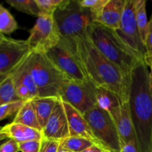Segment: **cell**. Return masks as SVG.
<instances>
[{
	"instance_id": "cell-36",
	"label": "cell",
	"mask_w": 152,
	"mask_h": 152,
	"mask_svg": "<svg viewBox=\"0 0 152 152\" xmlns=\"http://www.w3.org/2000/svg\"><path fill=\"white\" fill-rule=\"evenodd\" d=\"M150 68L149 70V88L150 92L152 96V66H148Z\"/></svg>"
},
{
	"instance_id": "cell-30",
	"label": "cell",
	"mask_w": 152,
	"mask_h": 152,
	"mask_svg": "<svg viewBox=\"0 0 152 152\" xmlns=\"http://www.w3.org/2000/svg\"><path fill=\"white\" fill-rule=\"evenodd\" d=\"M19 145V151L21 152H39L41 145V140L20 142Z\"/></svg>"
},
{
	"instance_id": "cell-26",
	"label": "cell",
	"mask_w": 152,
	"mask_h": 152,
	"mask_svg": "<svg viewBox=\"0 0 152 152\" xmlns=\"http://www.w3.org/2000/svg\"><path fill=\"white\" fill-rule=\"evenodd\" d=\"M108 0H78V2L83 8L90 11L94 22H99L102 10Z\"/></svg>"
},
{
	"instance_id": "cell-32",
	"label": "cell",
	"mask_w": 152,
	"mask_h": 152,
	"mask_svg": "<svg viewBox=\"0 0 152 152\" xmlns=\"http://www.w3.org/2000/svg\"><path fill=\"white\" fill-rule=\"evenodd\" d=\"M145 48H146L147 53L152 54V13L151 19L148 22V34H147L146 43H145Z\"/></svg>"
},
{
	"instance_id": "cell-7",
	"label": "cell",
	"mask_w": 152,
	"mask_h": 152,
	"mask_svg": "<svg viewBox=\"0 0 152 152\" xmlns=\"http://www.w3.org/2000/svg\"><path fill=\"white\" fill-rule=\"evenodd\" d=\"M61 34L53 16H39L26 41L31 52L45 53L58 45Z\"/></svg>"
},
{
	"instance_id": "cell-11",
	"label": "cell",
	"mask_w": 152,
	"mask_h": 152,
	"mask_svg": "<svg viewBox=\"0 0 152 152\" xmlns=\"http://www.w3.org/2000/svg\"><path fill=\"white\" fill-rule=\"evenodd\" d=\"M45 55L69 80L74 82L87 80L77 61L60 42Z\"/></svg>"
},
{
	"instance_id": "cell-13",
	"label": "cell",
	"mask_w": 152,
	"mask_h": 152,
	"mask_svg": "<svg viewBox=\"0 0 152 152\" xmlns=\"http://www.w3.org/2000/svg\"><path fill=\"white\" fill-rule=\"evenodd\" d=\"M63 102V101H62ZM64 108L68 119L70 136H77L90 140L94 145L102 148L100 142L94 135L88 123L85 119L83 114L77 111L75 108L67 102H63ZM104 150V149H103ZM105 151V150H104Z\"/></svg>"
},
{
	"instance_id": "cell-24",
	"label": "cell",
	"mask_w": 152,
	"mask_h": 152,
	"mask_svg": "<svg viewBox=\"0 0 152 152\" xmlns=\"http://www.w3.org/2000/svg\"><path fill=\"white\" fill-rule=\"evenodd\" d=\"M19 28L17 22L8 10L0 4V33L11 34Z\"/></svg>"
},
{
	"instance_id": "cell-42",
	"label": "cell",
	"mask_w": 152,
	"mask_h": 152,
	"mask_svg": "<svg viewBox=\"0 0 152 152\" xmlns=\"http://www.w3.org/2000/svg\"><path fill=\"white\" fill-rule=\"evenodd\" d=\"M105 152H108V151H105Z\"/></svg>"
},
{
	"instance_id": "cell-15",
	"label": "cell",
	"mask_w": 152,
	"mask_h": 152,
	"mask_svg": "<svg viewBox=\"0 0 152 152\" xmlns=\"http://www.w3.org/2000/svg\"><path fill=\"white\" fill-rule=\"evenodd\" d=\"M126 0H108L102 10L98 23L117 31L120 27Z\"/></svg>"
},
{
	"instance_id": "cell-19",
	"label": "cell",
	"mask_w": 152,
	"mask_h": 152,
	"mask_svg": "<svg viewBox=\"0 0 152 152\" xmlns=\"http://www.w3.org/2000/svg\"><path fill=\"white\" fill-rule=\"evenodd\" d=\"M59 99L50 96H38L32 99L40 128L42 130Z\"/></svg>"
},
{
	"instance_id": "cell-2",
	"label": "cell",
	"mask_w": 152,
	"mask_h": 152,
	"mask_svg": "<svg viewBox=\"0 0 152 152\" xmlns=\"http://www.w3.org/2000/svg\"><path fill=\"white\" fill-rule=\"evenodd\" d=\"M129 104L139 151L152 152V96L145 59L132 72Z\"/></svg>"
},
{
	"instance_id": "cell-14",
	"label": "cell",
	"mask_w": 152,
	"mask_h": 152,
	"mask_svg": "<svg viewBox=\"0 0 152 152\" xmlns=\"http://www.w3.org/2000/svg\"><path fill=\"white\" fill-rule=\"evenodd\" d=\"M94 93L96 106L108 112L116 122L123 103L121 99L113 91L100 86H95Z\"/></svg>"
},
{
	"instance_id": "cell-27",
	"label": "cell",
	"mask_w": 152,
	"mask_h": 152,
	"mask_svg": "<svg viewBox=\"0 0 152 152\" xmlns=\"http://www.w3.org/2000/svg\"><path fill=\"white\" fill-rule=\"evenodd\" d=\"M40 11L39 16H53L58 8L66 4L68 0H35Z\"/></svg>"
},
{
	"instance_id": "cell-5",
	"label": "cell",
	"mask_w": 152,
	"mask_h": 152,
	"mask_svg": "<svg viewBox=\"0 0 152 152\" xmlns=\"http://www.w3.org/2000/svg\"><path fill=\"white\" fill-rule=\"evenodd\" d=\"M62 39H74L87 34L88 27L94 22L88 9L83 8L78 0H68L53 15Z\"/></svg>"
},
{
	"instance_id": "cell-9",
	"label": "cell",
	"mask_w": 152,
	"mask_h": 152,
	"mask_svg": "<svg viewBox=\"0 0 152 152\" xmlns=\"http://www.w3.org/2000/svg\"><path fill=\"white\" fill-rule=\"evenodd\" d=\"M120 38L138 54L145 58L147 51L140 37L134 14V0H126L120 27L116 31Z\"/></svg>"
},
{
	"instance_id": "cell-1",
	"label": "cell",
	"mask_w": 152,
	"mask_h": 152,
	"mask_svg": "<svg viewBox=\"0 0 152 152\" xmlns=\"http://www.w3.org/2000/svg\"><path fill=\"white\" fill-rule=\"evenodd\" d=\"M60 43L74 56L88 80L115 93L123 102H129L130 88L123 74L96 48L87 34L74 39H61Z\"/></svg>"
},
{
	"instance_id": "cell-4",
	"label": "cell",
	"mask_w": 152,
	"mask_h": 152,
	"mask_svg": "<svg viewBox=\"0 0 152 152\" xmlns=\"http://www.w3.org/2000/svg\"><path fill=\"white\" fill-rule=\"evenodd\" d=\"M31 73L37 85L39 96L60 99L64 86L70 81L45 53H31L29 59Z\"/></svg>"
},
{
	"instance_id": "cell-40",
	"label": "cell",
	"mask_w": 152,
	"mask_h": 152,
	"mask_svg": "<svg viewBox=\"0 0 152 152\" xmlns=\"http://www.w3.org/2000/svg\"><path fill=\"white\" fill-rule=\"evenodd\" d=\"M58 152H70V151H66V150L63 149V148H61V147H59V151H58Z\"/></svg>"
},
{
	"instance_id": "cell-6",
	"label": "cell",
	"mask_w": 152,
	"mask_h": 152,
	"mask_svg": "<svg viewBox=\"0 0 152 152\" xmlns=\"http://www.w3.org/2000/svg\"><path fill=\"white\" fill-rule=\"evenodd\" d=\"M94 135L105 151L121 152L117 126L112 117L99 107H94L84 114Z\"/></svg>"
},
{
	"instance_id": "cell-37",
	"label": "cell",
	"mask_w": 152,
	"mask_h": 152,
	"mask_svg": "<svg viewBox=\"0 0 152 152\" xmlns=\"http://www.w3.org/2000/svg\"><path fill=\"white\" fill-rule=\"evenodd\" d=\"M1 130H2V127L0 126V142H1V141L5 140H7V137H6V135L4 134H3L2 131Z\"/></svg>"
},
{
	"instance_id": "cell-12",
	"label": "cell",
	"mask_w": 152,
	"mask_h": 152,
	"mask_svg": "<svg viewBox=\"0 0 152 152\" xmlns=\"http://www.w3.org/2000/svg\"><path fill=\"white\" fill-rule=\"evenodd\" d=\"M42 138L51 140L62 141L70 137L68 119L63 102L59 99L47 123L42 130Z\"/></svg>"
},
{
	"instance_id": "cell-31",
	"label": "cell",
	"mask_w": 152,
	"mask_h": 152,
	"mask_svg": "<svg viewBox=\"0 0 152 152\" xmlns=\"http://www.w3.org/2000/svg\"><path fill=\"white\" fill-rule=\"evenodd\" d=\"M19 142L14 140L7 139L5 142H3L0 145V152H19Z\"/></svg>"
},
{
	"instance_id": "cell-33",
	"label": "cell",
	"mask_w": 152,
	"mask_h": 152,
	"mask_svg": "<svg viewBox=\"0 0 152 152\" xmlns=\"http://www.w3.org/2000/svg\"><path fill=\"white\" fill-rule=\"evenodd\" d=\"M121 152H140L137 140L129 141L121 146Z\"/></svg>"
},
{
	"instance_id": "cell-29",
	"label": "cell",
	"mask_w": 152,
	"mask_h": 152,
	"mask_svg": "<svg viewBox=\"0 0 152 152\" xmlns=\"http://www.w3.org/2000/svg\"><path fill=\"white\" fill-rule=\"evenodd\" d=\"M60 147V141L46 140L42 138L41 140V145L39 152H58Z\"/></svg>"
},
{
	"instance_id": "cell-21",
	"label": "cell",
	"mask_w": 152,
	"mask_h": 152,
	"mask_svg": "<svg viewBox=\"0 0 152 152\" xmlns=\"http://www.w3.org/2000/svg\"><path fill=\"white\" fill-rule=\"evenodd\" d=\"M134 14L140 37L145 47L148 28L145 0H134Z\"/></svg>"
},
{
	"instance_id": "cell-16",
	"label": "cell",
	"mask_w": 152,
	"mask_h": 152,
	"mask_svg": "<svg viewBox=\"0 0 152 152\" xmlns=\"http://www.w3.org/2000/svg\"><path fill=\"white\" fill-rule=\"evenodd\" d=\"M1 131L7 139L14 140L19 143L42 139L41 131L13 122L3 126Z\"/></svg>"
},
{
	"instance_id": "cell-35",
	"label": "cell",
	"mask_w": 152,
	"mask_h": 152,
	"mask_svg": "<svg viewBox=\"0 0 152 152\" xmlns=\"http://www.w3.org/2000/svg\"><path fill=\"white\" fill-rule=\"evenodd\" d=\"M145 62L147 66H152V54L146 53L145 56Z\"/></svg>"
},
{
	"instance_id": "cell-20",
	"label": "cell",
	"mask_w": 152,
	"mask_h": 152,
	"mask_svg": "<svg viewBox=\"0 0 152 152\" xmlns=\"http://www.w3.org/2000/svg\"><path fill=\"white\" fill-rule=\"evenodd\" d=\"M13 122L25 125L28 127L33 128V129H37L42 132V129L37 120L35 108L33 105L32 99L23 102L21 108L15 115Z\"/></svg>"
},
{
	"instance_id": "cell-22",
	"label": "cell",
	"mask_w": 152,
	"mask_h": 152,
	"mask_svg": "<svg viewBox=\"0 0 152 152\" xmlns=\"http://www.w3.org/2000/svg\"><path fill=\"white\" fill-rule=\"evenodd\" d=\"M13 73L10 74L2 83H0V106L22 101L16 95Z\"/></svg>"
},
{
	"instance_id": "cell-38",
	"label": "cell",
	"mask_w": 152,
	"mask_h": 152,
	"mask_svg": "<svg viewBox=\"0 0 152 152\" xmlns=\"http://www.w3.org/2000/svg\"><path fill=\"white\" fill-rule=\"evenodd\" d=\"M12 74V73H11ZM0 74V83H2L3 81H4V80H5L6 78H7V77H8L9 75H10V74Z\"/></svg>"
},
{
	"instance_id": "cell-34",
	"label": "cell",
	"mask_w": 152,
	"mask_h": 152,
	"mask_svg": "<svg viewBox=\"0 0 152 152\" xmlns=\"http://www.w3.org/2000/svg\"><path fill=\"white\" fill-rule=\"evenodd\" d=\"M82 152H105V151H104L102 148H99V146L93 145L91 147H89V148H86V150H84V151Z\"/></svg>"
},
{
	"instance_id": "cell-10",
	"label": "cell",
	"mask_w": 152,
	"mask_h": 152,
	"mask_svg": "<svg viewBox=\"0 0 152 152\" xmlns=\"http://www.w3.org/2000/svg\"><path fill=\"white\" fill-rule=\"evenodd\" d=\"M31 53L26 40L7 37L0 42V74L13 73Z\"/></svg>"
},
{
	"instance_id": "cell-17",
	"label": "cell",
	"mask_w": 152,
	"mask_h": 152,
	"mask_svg": "<svg viewBox=\"0 0 152 152\" xmlns=\"http://www.w3.org/2000/svg\"><path fill=\"white\" fill-rule=\"evenodd\" d=\"M115 123L120 136L121 146L129 141L137 140L133 122L131 117L129 102L122 103L120 114Z\"/></svg>"
},
{
	"instance_id": "cell-8",
	"label": "cell",
	"mask_w": 152,
	"mask_h": 152,
	"mask_svg": "<svg viewBox=\"0 0 152 152\" xmlns=\"http://www.w3.org/2000/svg\"><path fill=\"white\" fill-rule=\"evenodd\" d=\"M94 88L95 85L88 80L83 82L70 80L64 86L60 99L84 115L96 105Z\"/></svg>"
},
{
	"instance_id": "cell-3",
	"label": "cell",
	"mask_w": 152,
	"mask_h": 152,
	"mask_svg": "<svg viewBox=\"0 0 152 152\" xmlns=\"http://www.w3.org/2000/svg\"><path fill=\"white\" fill-rule=\"evenodd\" d=\"M87 35L96 48L118 68L130 88L133 70L145 58L125 43L115 31L100 23L93 22L88 28Z\"/></svg>"
},
{
	"instance_id": "cell-39",
	"label": "cell",
	"mask_w": 152,
	"mask_h": 152,
	"mask_svg": "<svg viewBox=\"0 0 152 152\" xmlns=\"http://www.w3.org/2000/svg\"><path fill=\"white\" fill-rule=\"evenodd\" d=\"M6 38H7V37H5L4 34H1V33H0V42H2L3 40L5 39Z\"/></svg>"
},
{
	"instance_id": "cell-28",
	"label": "cell",
	"mask_w": 152,
	"mask_h": 152,
	"mask_svg": "<svg viewBox=\"0 0 152 152\" xmlns=\"http://www.w3.org/2000/svg\"><path fill=\"white\" fill-rule=\"evenodd\" d=\"M23 102V101H18V102H12V103L6 104V105L0 106V121L12 117L14 114L16 115Z\"/></svg>"
},
{
	"instance_id": "cell-23",
	"label": "cell",
	"mask_w": 152,
	"mask_h": 152,
	"mask_svg": "<svg viewBox=\"0 0 152 152\" xmlns=\"http://www.w3.org/2000/svg\"><path fill=\"white\" fill-rule=\"evenodd\" d=\"M94 144L86 138L70 136L60 141V147L70 152H82Z\"/></svg>"
},
{
	"instance_id": "cell-41",
	"label": "cell",
	"mask_w": 152,
	"mask_h": 152,
	"mask_svg": "<svg viewBox=\"0 0 152 152\" xmlns=\"http://www.w3.org/2000/svg\"><path fill=\"white\" fill-rule=\"evenodd\" d=\"M2 142H3V141H1V142H0V145H1V144L2 143Z\"/></svg>"
},
{
	"instance_id": "cell-18",
	"label": "cell",
	"mask_w": 152,
	"mask_h": 152,
	"mask_svg": "<svg viewBox=\"0 0 152 152\" xmlns=\"http://www.w3.org/2000/svg\"><path fill=\"white\" fill-rule=\"evenodd\" d=\"M31 53L15 69L13 73V77L15 85H22L28 89L33 99L38 97L39 92L30 70L29 59Z\"/></svg>"
},
{
	"instance_id": "cell-25",
	"label": "cell",
	"mask_w": 152,
	"mask_h": 152,
	"mask_svg": "<svg viewBox=\"0 0 152 152\" xmlns=\"http://www.w3.org/2000/svg\"><path fill=\"white\" fill-rule=\"evenodd\" d=\"M6 2L18 11L39 17V9L35 0H6Z\"/></svg>"
}]
</instances>
